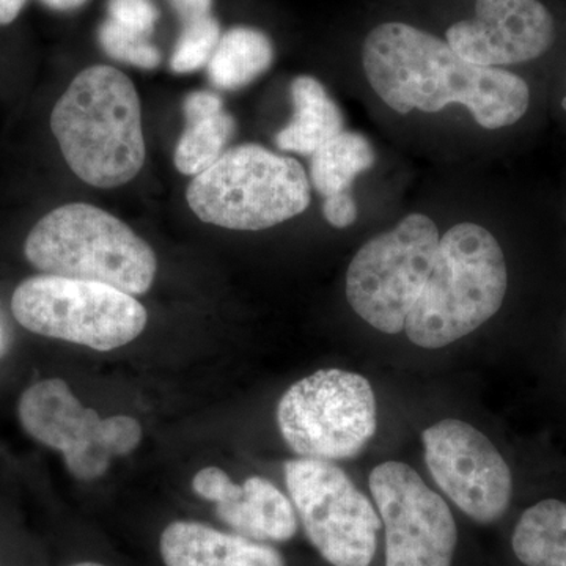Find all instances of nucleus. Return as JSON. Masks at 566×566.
I'll return each instance as SVG.
<instances>
[{"instance_id": "1a4fd4ad", "label": "nucleus", "mask_w": 566, "mask_h": 566, "mask_svg": "<svg viewBox=\"0 0 566 566\" xmlns=\"http://www.w3.org/2000/svg\"><path fill=\"white\" fill-rule=\"evenodd\" d=\"M18 420L33 441L62 453L81 482L106 474L112 460L139 447L142 424L132 416H102L85 408L62 378L41 379L18 400Z\"/></svg>"}, {"instance_id": "c85d7f7f", "label": "nucleus", "mask_w": 566, "mask_h": 566, "mask_svg": "<svg viewBox=\"0 0 566 566\" xmlns=\"http://www.w3.org/2000/svg\"><path fill=\"white\" fill-rule=\"evenodd\" d=\"M71 566H106V565L96 564V562H80V564H74Z\"/></svg>"}, {"instance_id": "6e6552de", "label": "nucleus", "mask_w": 566, "mask_h": 566, "mask_svg": "<svg viewBox=\"0 0 566 566\" xmlns=\"http://www.w3.org/2000/svg\"><path fill=\"white\" fill-rule=\"evenodd\" d=\"M439 240L436 223L417 212L390 232L371 238L346 273V297L353 311L381 333L405 331L433 268Z\"/></svg>"}, {"instance_id": "5701e85b", "label": "nucleus", "mask_w": 566, "mask_h": 566, "mask_svg": "<svg viewBox=\"0 0 566 566\" xmlns=\"http://www.w3.org/2000/svg\"><path fill=\"white\" fill-rule=\"evenodd\" d=\"M109 20L128 31L150 36L159 20V10L153 0H109Z\"/></svg>"}, {"instance_id": "20e7f679", "label": "nucleus", "mask_w": 566, "mask_h": 566, "mask_svg": "<svg viewBox=\"0 0 566 566\" xmlns=\"http://www.w3.org/2000/svg\"><path fill=\"white\" fill-rule=\"evenodd\" d=\"M25 259L43 274L98 282L140 296L151 289L158 260L120 219L87 203H69L33 226Z\"/></svg>"}, {"instance_id": "bb28decb", "label": "nucleus", "mask_w": 566, "mask_h": 566, "mask_svg": "<svg viewBox=\"0 0 566 566\" xmlns=\"http://www.w3.org/2000/svg\"><path fill=\"white\" fill-rule=\"evenodd\" d=\"M28 0H0V24H10L17 20Z\"/></svg>"}, {"instance_id": "39448f33", "label": "nucleus", "mask_w": 566, "mask_h": 566, "mask_svg": "<svg viewBox=\"0 0 566 566\" xmlns=\"http://www.w3.org/2000/svg\"><path fill=\"white\" fill-rule=\"evenodd\" d=\"M186 200L200 221L256 232L303 214L311 205V180L296 159L245 144L193 177Z\"/></svg>"}, {"instance_id": "aec40b11", "label": "nucleus", "mask_w": 566, "mask_h": 566, "mask_svg": "<svg viewBox=\"0 0 566 566\" xmlns=\"http://www.w3.org/2000/svg\"><path fill=\"white\" fill-rule=\"evenodd\" d=\"M237 132V122L227 112L203 120L186 123L175 148V167L185 175H200L226 153L227 144Z\"/></svg>"}, {"instance_id": "b1692460", "label": "nucleus", "mask_w": 566, "mask_h": 566, "mask_svg": "<svg viewBox=\"0 0 566 566\" xmlns=\"http://www.w3.org/2000/svg\"><path fill=\"white\" fill-rule=\"evenodd\" d=\"M323 216L335 229H346L357 219V207L349 191L324 197Z\"/></svg>"}, {"instance_id": "4468645a", "label": "nucleus", "mask_w": 566, "mask_h": 566, "mask_svg": "<svg viewBox=\"0 0 566 566\" xmlns=\"http://www.w3.org/2000/svg\"><path fill=\"white\" fill-rule=\"evenodd\" d=\"M193 493L214 504L216 515L234 534L255 542H289L297 532L292 501L262 476L237 485L218 465L200 469L192 479Z\"/></svg>"}, {"instance_id": "a211bd4d", "label": "nucleus", "mask_w": 566, "mask_h": 566, "mask_svg": "<svg viewBox=\"0 0 566 566\" xmlns=\"http://www.w3.org/2000/svg\"><path fill=\"white\" fill-rule=\"evenodd\" d=\"M512 546L526 566H566V502L546 499L527 509L517 521Z\"/></svg>"}, {"instance_id": "a878e982", "label": "nucleus", "mask_w": 566, "mask_h": 566, "mask_svg": "<svg viewBox=\"0 0 566 566\" xmlns=\"http://www.w3.org/2000/svg\"><path fill=\"white\" fill-rule=\"evenodd\" d=\"M169 3L182 22L211 14L212 0H169Z\"/></svg>"}, {"instance_id": "0eeeda50", "label": "nucleus", "mask_w": 566, "mask_h": 566, "mask_svg": "<svg viewBox=\"0 0 566 566\" xmlns=\"http://www.w3.org/2000/svg\"><path fill=\"white\" fill-rule=\"evenodd\" d=\"M283 441L300 458L357 457L376 433V398L363 375L324 368L294 382L277 405Z\"/></svg>"}, {"instance_id": "dca6fc26", "label": "nucleus", "mask_w": 566, "mask_h": 566, "mask_svg": "<svg viewBox=\"0 0 566 566\" xmlns=\"http://www.w3.org/2000/svg\"><path fill=\"white\" fill-rule=\"evenodd\" d=\"M292 122L275 136L282 151L312 156L327 140L344 132V117L322 82L300 76L292 82Z\"/></svg>"}, {"instance_id": "9b49d317", "label": "nucleus", "mask_w": 566, "mask_h": 566, "mask_svg": "<svg viewBox=\"0 0 566 566\" xmlns=\"http://www.w3.org/2000/svg\"><path fill=\"white\" fill-rule=\"evenodd\" d=\"M368 485L386 528V566H452L455 520L411 465H376Z\"/></svg>"}, {"instance_id": "ddd939ff", "label": "nucleus", "mask_w": 566, "mask_h": 566, "mask_svg": "<svg viewBox=\"0 0 566 566\" xmlns=\"http://www.w3.org/2000/svg\"><path fill=\"white\" fill-rule=\"evenodd\" d=\"M554 39L553 14L538 0H476L475 17L447 31L460 57L486 69L535 61Z\"/></svg>"}, {"instance_id": "6ab92c4d", "label": "nucleus", "mask_w": 566, "mask_h": 566, "mask_svg": "<svg viewBox=\"0 0 566 566\" xmlns=\"http://www.w3.org/2000/svg\"><path fill=\"white\" fill-rule=\"evenodd\" d=\"M376 155L367 137L342 132L312 155L311 181L323 197L348 191L357 175L374 167Z\"/></svg>"}, {"instance_id": "f257e3e1", "label": "nucleus", "mask_w": 566, "mask_h": 566, "mask_svg": "<svg viewBox=\"0 0 566 566\" xmlns=\"http://www.w3.org/2000/svg\"><path fill=\"white\" fill-rule=\"evenodd\" d=\"M363 65L376 95L400 114L463 104L482 128L501 129L520 122L531 104L516 74L464 61L447 41L403 22L368 33Z\"/></svg>"}, {"instance_id": "423d86ee", "label": "nucleus", "mask_w": 566, "mask_h": 566, "mask_svg": "<svg viewBox=\"0 0 566 566\" xmlns=\"http://www.w3.org/2000/svg\"><path fill=\"white\" fill-rule=\"evenodd\" d=\"M11 314L29 333L112 352L136 340L148 323L147 308L98 282L35 275L11 296Z\"/></svg>"}, {"instance_id": "f8f14e48", "label": "nucleus", "mask_w": 566, "mask_h": 566, "mask_svg": "<svg viewBox=\"0 0 566 566\" xmlns=\"http://www.w3.org/2000/svg\"><path fill=\"white\" fill-rule=\"evenodd\" d=\"M422 439L428 471L461 512L480 524L505 515L512 502V471L482 431L446 419L427 428Z\"/></svg>"}, {"instance_id": "393cba45", "label": "nucleus", "mask_w": 566, "mask_h": 566, "mask_svg": "<svg viewBox=\"0 0 566 566\" xmlns=\"http://www.w3.org/2000/svg\"><path fill=\"white\" fill-rule=\"evenodd\" d=\"M222 111V99L216 93L207 91L189 93L182 104L186 123L203 120Z\"/></svg>"}, {"instance_id": "7ed1b4c3", "label": "nucleus", "mask_w": 566, "mask_h": 566, "mask_svg": "<svg viewBox=\"0 0 566 566\" xmlns=\"http://www.w3.org/2000/svg\"><path fill=\"white\" fill-rule=\"evenodd\" d=\"M506 286L505 256L497 240L482 226L458 223L439 240L405 333L420 348H444L493 318L504 304Z\"/></svg>"}, {"instance_id": "412c9836", "label": "nucleus", "mask_w": 566, "mask_h": 566, "mask_svg": "<svg viewBox=\"0 0 566 566\" xmlns=\"http://www.w3.org/2000/svg\"><path fill=\"white\" fill-rule=\"evenodd\" d=\"M221 40V25L208 14L199 20L182 22L180 39L175 44L170 69L178 74L192 73V71L208 65L216 48Z\"/></svg>"}, {"instance_id": "2eb2a0df", "label": "nucleus", "mask_w": 566, "mask_h": 566, "mask_svg": "<svg viewBox=\"0 0 566 566\" xmlns=\"http://www.w3.org/2000/svg\"><path fill=\"white\" fill-rule=\"evenodd\" d=\"M159 551L166 566H286L273 546L197 521L170 523Z\"/></svg>"}, {"instance_id": "f3484780", "label": "nucleus", "mask_w": 566, "mask_h": 566, "mask_svg": "<svg viewBox=\"0 0 566 566\" xmlns=\"http://www.w3.org/2000/svg\"><path fill=\"white\" fill-rule=\"evenodd\" d=\"M273 61V43L263 32L251 28L230 29L208 62V77L221 91H240L262 76Z\"/></svg>"}, {"instance_id": "4be33fe9", "label": "nucleus", "mask_w": 566, "mask_h": 566, "mask_svg": "<svg viewBox=\"0 0 566 566\" xmlns=\"http://www.w3.org/2000/svg\"><path fill=\"white\" fill-rule=\"evenodd\" d=\"M98 40L104 52L115 61L144 70L156 69L161 63V52L150 43V36L128 31L111 20L103 22Z\"/></svg>"}, {"instance_id": "f03ea898", "label": "nucleus", "mask_w": 566, "mask_h": 566, "mask_svg": "<svg viewBox=\"0 0 566 566\" xmlns=\"http://www.w3.org/2000/svg\"><path fill=\"white\" fill-rule=\"evenodd\" d=\"M70 169L95 188H118L145 164L140 99L132 80L107 65L81 71L51 114Z\"/></svg>"}, {"instance_id": "cd10ccee", "label": "nucleus", "mask_w": 566, "mask_h": 566, "mask_svg": "<svg viewBox=\"0 0 566 566\" xmlns=\"http://www.w3.org/2000/svg\"><path fill=\"white\" fill-rule=\"evenodd\" d=\"M41 2L52 10L69 11L80 9L87 0H41Z\"/></svg>"}, {"instance_id": "9d476101", "label": "nucleus", "mask_w": 566, "mask_h": 566, "mask_svg": "<svg viewBox=\"0 0 566 566\" xmlns=\"http://www.w3.org/2000/svg\"><path fill=\"white\" fill-rule=\"evenodd\" d=\"M285 485L305 535L334 566H370L381 517L371 502L331 461L297 460L283 465Z\"/></svg>"}]
</instances>
